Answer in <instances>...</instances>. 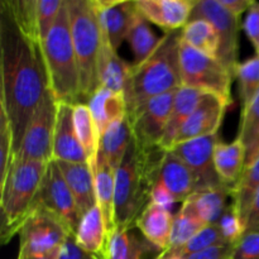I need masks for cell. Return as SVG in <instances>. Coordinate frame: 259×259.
<instances>
[{"label": "cell", "instance_id": "1", "mask_svg": "<svg viewBox=\"0 0 259 259\" xmlns=\"http://www.w3.org/2000/svg\"><path fill=\"white\" fill-rule=\"evenodd\" d=\"M0 108L9 119L15 156L30 118L51 89L40 43L25 33L9 0L0 2Z\"/></svg>", "mask_w": 259, "mask_h": 259}, {"label": "cell", "instance_id": "2", "mask_svg": "<svg viewBox=\"0 0 259 259\" xmlns=\"http://www.w3.org/2000/svg\"><path fill=\"white\" fill-rule=\"evenodd\" d=\"M181 40L182 29L167 32L148 60L139 65H132L124 93L126 115H133L151 99L181 88Z\"/></svg>", "mask_w": 259, "mask_h": 259}, {"label": "cell", "instance_id": "3", "mask_svg": "<svg viewBox=\"0 0 259 259\" xmlns=\"http://www.w3.org/2000/svg\"><path fill=\"white\" fill-rule=\"evenodd\" d=\"M163 149L147 151L132 141L115 169V227H136L156 182L157 166Z\"/></svg>", "mask_w": 259, "mask_h": 259}, {"label": "cell", "instance_id": "4", "mask_svg": "<svg viewBox=\"0 0 259 259\" xmlns=\"http://www.w3.org/2000/svg\"><path fill=\"white\" fill-rule=\"evenodd\" d=\"M42 53L50 81V89L58 103L71 105L81 103L80 72L71 35L66 0L55 25L42 43Z\"/></svg>", "mask_w": 259, "mask_h": 259}, {"label": "cell", "instance_id": "5", "mask_svg": "<svg viewBox=\"0 0 259 259\" xmlns=\"http://www.w3.org/2000/svg\"><path fill=\"white\" fill-rule=\"evenodd\" d=\"M71 35L80 72L81 103L90 100L99 89L98 63L103 32L93 0H66Z\"/></svg>", "mask_w": 259, "mask_h": 259}, {"label": "cell", "instance_id": "6", "mask_svg": "<svg viewBox=\"0 0 259 259\" xmlns=\"http://www.w3.org/2000/svg\"><path fill=\"white\" fill-rule=\"evenodd\" d=\"M48 163L24 162L10 168L7 182L0 190L3 244H8L15 234H19L22 225L32 211L38 196Z\"/></svg>", "mask_w": 259, "mask_h": 259}, {"label": "cell", "instance_id": "7", "mask_svg": "<svg viewBox=\"0 0 259 259\" xmlns=\"http://www.w3.org/2000/svg\"><path fill=\"white\" fill-rule=\"evenodd\" d=\"M181 83L205 94H212L230 105L234 76L218 58L194 50L181 40L180 46Z\"/></svg>", "mask_w": 259, "mask_h": 259}, {"label": "cell", "instance_id": "8", "mask_svg": "<svg viewBox=\"0 0 259 259\" xmlns=\"http://www.w3.org/2000/svg\"><path fill=\"white\" fill-rule=\"evenodd\" d=\"M75 235L62 219L40 205H34L19 230L17 259L45 255L61 249L66 239Z\"/></svg>", "mask_w": 259, "mask_h": 259}, {"label": "cell", "instance_id": "9", "mask_svg": "<svg viewBox=\"0 0 259 259\" xmlns=\"http://www.w3.org/2000/svg\"><path fill=\"white\" fill-rule=\"evenodd\" d=\"M57 105L58 101L50 90L28 123L19 151L13 159L12 167L24 162L50 163L52 161Z\"/></svg>", "mask_w": 259, "mask_h": 259}, {"label": "cell", "instance_id": "10", "mask_svg": "<svg viewBox=\"0 0 259 259\" xmlns=\"http://www.w3.org/2000/svg\"><path fill=\"white\" fill-rule=\"evenodd\" d=\"M194 19H205L214 25L220 39L218 60L235 77V70L239 65L240 18L228 12L219 0H195L190 20Z\"/></svg>", "mask_w": 259, "mask_h": 259}, {"label": "cell", "instance_id": "11", "mask_svg": "<svg viewBox=\"0 0 259 259\" xmlns=\"http://www.w3.org/2000/svg\"><path fill=\"white\" fill-rule=\"evenodd\" d=\"M177 90L156 96L147 101L133 115L128 116L133 139L141 148L151 151L159 148Z\"/></svg>", "mask_w": 259, "mask_h": 259}, {"label": "cell", "instance_id": "12", "mask_svg": "<svg viewBox=\"0 0 259 259\" xmlns=\"http://www.w3.org/2000/svg\"><path fill=\"white\" fill-rule=\"evenodd\" d=\"M34 205H40L57 215L75 234L81 215L75 197L56 161L48 163Z\"/></svg>", "mask_w": 259, "mask_h": 259}, {"label": "cell", "instance_id": "13", "mask_svg": "<svg viewBox=\"0 0 259 259\" xmlns=\"http://www.w3.org/2000/svg\"><path fill=\"white\" fill-rule=\"evenodd\" d=\"M219 142V133H217L184 142L171 149L194 174L197 184L196 191L224 186L214 164V151Z\"/></svg>", "mask_w": 259, "mask_h": 259}, {"label": "cell", "instance_id": "14", "mask_svg": "<svg viewBox=\"0 0 259 259\" xmlns=\"http://www.w3.org/2000/svg\"><path fill=\"white\" fill-rule=\"evenodd\" d=\"M98 13L103 38L114 48L118 50L123 40H126L128 33L138 17L136 2L125 0H93Z\"/></svg>", "mask_w": 259, "mask_h": 259}, {"label": "cell", "instance_id": "15", "mask_svg": "<svg viewBox=\"0 0 259 259\" xmlns=\"http://www.w3.org/2000/svg\"><path fill=\"white\" fill-rule=\"evenodd\" d=\"M228 104L212 94H204L199 105L177 134L175 146L219 132ZM174 146V147H175Z\"/></svg>", "mask_w": 259, "mask_h": 259}, {"label": "cell", "instance_id": "16", "mask_svg": "<svg viewBox=\"0 0 259 259\" xmlns=\"http://www.w3.org/2000/svg\"><path fill=\"white\" fill-rule=\"evenodd\" d=\"M52 161L89 163L88 156L77 138L73 124V105L58 103L53 137Z\"/></svg>", "mask_w": 259, "mask_h": 259}, {"label": "cell", "instance_id": "17", "mask_svg": "<svg viewBox=\"0 0 259 259\" xmlns=\"http://www.w3.org/2000/svg\"><path fill=\"white\" fill-rule=\"evenodd\" d=\"M195 0H136L139 14L167 32L182 29L191 18Z\"/></svg>", "mask_w": 259, "mask_h": 259}, {"label": "cell", "instance_id": "18", "mask_svg": "<svg viewBox=\"0 0 259 259\" xmlns=\"http://www.w3.org/2000/svg\"><path fill=\"white\" fill-rule=\"evenodd\" d=\"M156 181L161 182L177 202H184L194 192L197 184L191 169L172 151H163L157 166Z\"/></svg>", "mask_w": 259, "mask_h": 259}, {"label": "cell", "instance_id": "19", "mask_svg": "<svg viewBox=\"0 0 259 259\" xmlns=\"http://www.w3.org/2000/svg\"><path fill=\"white\" fill-rule=\"evenodd\" d=\"M172 225L174 215L171 211L152 201L146 205L136 222V228H138L147 242L151 243L159 252L169 248Z\"/></svg>", "mask_w": 259, "mask_h": 259}, {"label": "cell", "instance_id": "20", "mask_svg": "<svg viewBox=\"0 0 259 259\" xmlns=\"http://www.w3.org/2000/svg\"><path fill=\"white\" fill-rule=\"evenodd\" d=\"M71 192L77 204L81 218L90 209H93L96 201L95 176L89 163H70V162H57Z\"/></svg>", "mask_w": 259, "mask_h": 259}, {"label": "cell", "instance_id": "21", "mask_svg": "<svg viewBox=\"0 0 259 259\" xmlns=\"http://www.w3.org/2000/svg\"><path fill=\"white\" fill-rule=\"evenodd\" d=\"M214 164L222 184L233 191L245 169V148L240 139L235 138L230 143L219 142L214 151Z\"/></svg>", "mask_w": 259, "mask_h": 259}, {"label": "cell", "instance_id": "22", "mask_svg": "<svg viewBox=\"0 0 259 259\" xmlns=\"http://www.w3.org/2000/svg\"><path fill=\"white\" fill-rule=\"evenodd\" d=\"M204 94L205 93H201L199 90L185 88V86H181L177 90L171 115H169L168 123H167L166 131H164L159 148L163 149V151H171L174 148L177 134L181 131L182 125L186 123L187 119L190 118V115L197 108Z\"/></svg>", "mask_w": 259, "mask_h": 259}, {"label": "cell", "instance_id": "23", "mask_svg": "<svg viewBox=\"0 0 259 259\" xmlns=\"http://www.w3.org/2000/svg\"><path fill=\"white\" fill-rule=\"evenodd\" d=\"M75 240L78 247L82 248L85 252L105 259L108 233L98 204L81 218L75 233Z\"/></svg>", "mask_w": 259, "mask_h": 259}, {"label": "cell", "instance_id": "24", "mask_svg": "<svg viewBox=\"0 0 259 259\" xmlns=\"http://www.w3.org/2000/svg\"><path fill=\"white\" fill-rule=\"evenodd\" d=\"M94 176L96 201L103 214L109 239L113 230L115 229V171L109 166L106 159L100 153Z\"/></svg>", "mask_w": 259, "mask_h": 259}, {"label": "cell", "instance_id": "25", "mask_svg": "<svg viewBox=\"0 0 259 259\" xmlns=\"http://www.w3.org/2000/svg\"><path fill=\"white\" fill-rule=\"evenodd\" d=\"M131 67L132 65H128L118 55L116 50H114L103 38V46H101L98 63L99 85L114 93L124 94L131 73Z\"/></svg>", "mask_w": 259, "mask_h": 259}, {"label": "cell", "instance_id": "26", "mask_svg": "<svg viewBox=\"0 0 259 259\" xmlns=\"http://www.w3.org/2000/svg\"><path fill=\"white\" fill-rule=\"evenodd\" d=\"M86 104L90 108L100 137L114 121L126 115L125 95L114 93L103 86L95 91Z\"/></svg>", "mask_w": 259, "mask_h": 259}, {"label": "cell", "instance_id": "27", "mask_svg": "<svg viewBox=\"0 0 259 259\" xmlns=\"http://www.w3.org/2000/svg\"><path fill=\"white\" fill-rule=\"evenodd\" d=\"M132 141H133V132H132L128 115H125L114 121L101 134L99 153L106 159L109 166L115 171L123 161Z\"/></svg>", "mask_w": 259, "mask_h": 259}, {"label": "cell", "instance_id": "28", "mask_svg": "<svg viewBox=\"0 0 259 259\" xmlns=\"http://www.w3.org/2000/svg\"><path fill=\"white\" fill-rule=\"evenodd\" d=\"M133 228L121 225L115 227L106 243L105 259H144L147 253L157 249L147 242L146 238L141 239L134 233Z\"/></svg>", "mask_w": 259, "mask_h": 259}, {"label": "cell", "instance_id": "29", "mask_svg": "<svg viewBox=\"0 0 259 259\" xmlns=\"http://www.w3.org/2000/svg\"><path fill=\"white\" fill-rule=\"evenodd\" d=\"M73 124L78 141L88 156V162L94 172L98 164L100 151V134L90 108L86 103L73 105Z\"/></svg>", "mask_w": 259, "mask_h": 259}, {"label": "cell", "instance_id": "30", "mask_svg": "<svg viewBox=\"0 0 259 259\" xmlns=\"http://www.w3.org/2000/svg\"><path fill=\"white\" fill-rule=\"evenodd\" d=\"M229 197H232V191L228 187L220 186L194 192L189 200L205 224L210 225L218 224L225 214L230 206V204H228Z\"/></svg>", "mask_w": 259, "mask_h": 259}, {"label": "cell", "instance_id": "31", "mask_svg": "<svg viewBox=\"0 0 259 259\" xmlns=\"http://www.w3.org/2000/svg\"><path fill=\"white\" fill-rule=\"evenodd\" d=\"M182 40L194 50L218 58L220 47L219 34L210 22L205 19L190 20L182 28Z\"/></svg>", "mask_w": 259, "mask_h": 259}, {"label": "cell", "instance_id": "32", "mask_svg": "<svg viewBox=\"0 0 259 259\" xmlns=\"http://www.w3.org/2000/svg\"><path fill=\"white\" fill-rule=\"evenodd\" d=\"M238 139L245 148V168L259 156V91L240 114Z\"/></svg>", "mask_w": 259, "mask_h": 259}, {"label": "cell", "instance_id": "33", "mask_svg": "<svg viewBox=\"0 0 259 259\" xmlns=\"http://www.w3.org/2000/svg\"><path fill=\"white\" fill-rule=\"evenodd\" d=\"M259 190V156L249 167L244 169L239 184L232 191V204L235 212L242 220L245 229V220L255 194Z\"/></svg>", "mask_w": 259, "mask_h": 259}, {"label": "cell", "instance_id": "34", "mask_svg": "<svg viewBox=\"0 0 259 259\" xmlns=\"http://www.w3.org/2000/svg\"><path fill=\"white\" fill-rule=\"evenodd\" d=\"M206 225L207 224H205L204 220L197 215L191 201L189 199L185 200L179 212L174 215L169 248L182 247Z\"/></svg>", "mask_w": 259, "mask_h": 259}, {"label": "cell", "instance_id": "35", "mask_svg": "<svg viewBox=\"0 0 259 259\" xmlns=\"http://www.w3.org/2000/svg\"><path fill=\"white\" fill-rule=\"evenodd\" d=\"M126 40L134 53V60H136L134 65H139L148 60L161 43V38H157V35L149 28L148 20L144 19L141 14H138L134 20Z\"/></svg>", "mask_w": 259, "mask_h": 259}, {"label": "cell", "instance_id": "36", "mask_svg": "<svg viewBox=\"0 0 259 259\" xmlns=\"http://www.w3.org/2000/svg\"><path fill=\"white\" fill-rule=\"evenodd\" d=\"M235 77L239 82L242 110H244L259 91V55L238 65Z\"/></svg>", "mask_w": 259, "mask_h": 259}, {"label": "cell", "instance_id": "37", "mask_svg": "<svg viewBox=\"0 0 259 259\" xmlns=\"http://www.w3.org/2000/svg\"><path fill=\"white\" fill-rule=\"evenodd\" d=\"M222 244H229L227 239H225L224 234H223L222 229L218 224H210L202 228L195 237H192L186 244L179 248H169L168 252L175 253L179 255H189L192 253L201 252V250L207 249V248L215 247V245ZM234 244V243H233Z\"/></svg>", "mask_w": 259, "mask_h": 259}, {"label": "cell", "instance_id": "38", "mask_svg": "<svg viewBox=\"0 0 259 259\" xmlns=\"http://www.w3.org/2000/svg\"><path fill=\"white\" fill-rule=\"evenodd\" d=\"M14 157V138L9 119L0 108V190L4 187Z\"/></svg>", "mask_w": 259, "mask_h": 259}, {"label": "cell", "instance_id": "39", "mask_svg": "<svg viewBox=\"0 0 259 259\" xmlns=\"http://www.w3.org/2000/svg\"><path fill=\"white\" fill-rule=\"evenodd\" d=\"M65 0H37V29L40 46L55 25Z\"/></svg>", "mask_w": 259, "mask_h": 259}, {"label": "cell", "instance_id": "40", "mask_svg": "<svg viewBox=\"0 0 259 259\" xmlns=\"http://www.w3.org/2000/svg\"><path fill=\"white\" fill-rule=\"evenodd\" d=\"M9 3L25 33L39 42L37 29V0H9Z\"/></svg>", "mask_w": 259, "mask_h": 259}, {"label": "cell", "instance_id": "41", "mask_svg": "<svg viewBox=\"0 0 259 259\" xmlns=\"http://www.w3.org/2000/svg\"><path fill=\"white\" fill-rule=\"evenodd\" d=\"M218 225L222 229L225 239L229 243H234L235 244L242 238V235L244 234V225H243L242 220L239 219V217L235 212L233 204H230V206L228 207L225 214L219 220Z\"/></svg>", "mask_w": 259, "mask_h": 259}, {"label": "cell", "instance_id": "42", "mask_svg": "<svg viewBox=\"0 0 259 259\" xmlns=\"http://www.w3.org/2000/svg\"><path fill=\"white\" fill-rule=\"evenodd\" d=\"M232 259H259V232L244 233L235 243Z\"/></svg>", "mask_w": 259, "mask_h": 259}, {"label": "cell", "instance_id": "43", "mask_svg": "<svg viewBox=\"0 0 259 259\" xmlns=\"http://www.w3.org/2000/svg\"><path fill=\"white\" fill-rule=\"evenodd\" d=\"M243 29L245 34L249 38L252 45L254 46L255 51H259V3L255 4L248 10V14L243 23Z\"/></svg>", "mask_w": 259, "mask_h": 259}, {"label": "cell", "instance_id": "44", "mask_svg": "<svg viewBox=\"0 0 259 259\" xmlns=\"http://www.w3.org/2000/svg\"><path fill=\"white\" fill-rule=\"evenodd\" d=\"M234 245L235 244H233V243L215 245V247L207 248V249L201 250V252L182 255V257L185 259H232Z\"/></svg>", "mask_w": 259, "mask_h": 259}, {"label": "cell", "instance_id": "45", "mask_svg": "<svg viewBox=\"0 0 259 259\" xmlns=\"http://www.w3.org/2000/svg\"><path fill=\"white\" fill-rule=\"evenodd\" d=\"M58 259H101L96 255L85 252L82 248L77 245L75 240V235H70L62 245Z\"/></svg>", "mask_w": 259, "mask_h": 259}, {"label": "cell", "instance_id": "46", "mask_svg": "<svg viewBox=\"0 0 259 259\" xmlns=\"http://www.w3.org/2000/svg\"><path fill=\"white\" fill-rule=\"evenodd\" d=\"M149 201L156 202V204L166 207L169 211H171V207L177 202L175 197L169 194L168 190L158 181L154 182L153 186H152L151 194H149Z\"/></svg>", "mask_w": 259, "mask_h": 259}, {"label": "cell", "instance_id": "47", "mask_svg": "<svg viewBox=\"0 0 259 259\" xmlns=\"http://www.w3.org/2000/svg\"><path fill=\"white\" fill-rule=\"evenodd\" d=\"M219 3L228 12L240 18L243 13L249 10L255 4V0H219Z\"/></svg>", "mask_w": 259, "mask_h": 259}, {"label": "cell", "instance_id": "48", "mask_svg": "<svg viewBox=\"0 0 259 259\" xmlns=\"http://www.w3.org/2000/svg\"><path fill=\"white\" fill-rule=\"evenodd\" d=\"M259 232V190L255 194L250 209L248 211L247 220H245V230L244 233Z\"/></svg>", "mask_w": 259, "mask_h": 259}, {"label": "cell", "instance_id": "49", "mask_svg": "<svg viewBox=\"0 0 259 259\" xmlns=\"http://www.w3.org/2000/svg\"><path fill=\"white\" fill-rule=\"evenodd\" d=\"M156 259H185V258L182 257V255L168 252V250H163V252L158 253V255H157Z\"/></svg>", "mask_w": 259, "mask_h": 259}, {"label": "cell", "instance_id": "50", "mask_svg": "<svg viewBox=\"0 0 259 259\" xmlns=\"http://www.w3.org/2000/svg\"><path fill=\"white\" fill-rule=\"evenodd\" d=\"M60 252H61V249H57L52 253H48V254L35 255V257H29V258H25V259H58V257H60Z\"/></svg>", "mask_w": 259, "mask_h": 259}, {"label": "cell", "instance_id": "51", "mask_svg": "<svg viewBox=\"0 0 259 259\" xmlns=\"http://www.w3.org/2000/svg\"><path fill=\"white\" fill-rule=\"evenodd\" d=\"M257 55H259V51H258V52H257Z\"/></svg>", "mask_w": 259, "mask_h": 259}]
</instances>
